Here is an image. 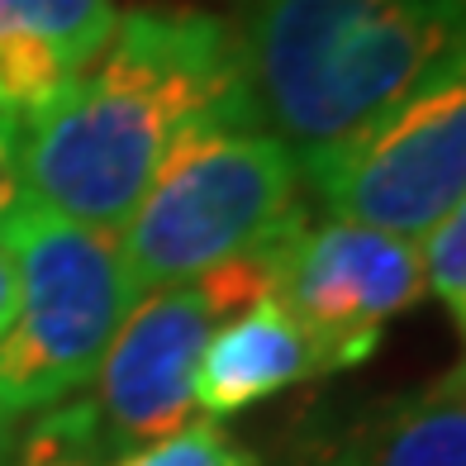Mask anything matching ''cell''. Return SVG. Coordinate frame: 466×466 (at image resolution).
I'll return each mask as SVG.
<instances>
[{
    "mask_svg": "<svg viewBox=\"0 0 466 466\" xmlns=\"http://www.w3.org/2000/svg\"><path fill=\"white\" fill-rule=\"evenodd\" d=\"M105 466H262V457L243 448L238 438H228L219 423H186V429L167 433L157 442H143V448Z\"/></svg>",
    "mask_w": 466,
    "mask_h": 466,
    "instance_id": "cell-11",
    "label": "cell"
},
{
    "mask_svg": "<svg viewBox=\"0 0 466 466\" xmlns=\"http://www.w3.org/2000/svg\"><path fill=\"white\" fill-rule=\"evenodd\" d=\"M314 376H329L319 348L277 295H262L209 333L196 367V405L209 419H233Z\"/></svg>",
    "mask_w": 466,
    "mask_h": 466,
    "instance_id": "cell-10",
    "label": "cell"
},
{
    "mask_svg": "<svg viewBox=\"0 0 466 466\" xmlns=\"http://www.w3.org/2000/svg\"><path fill=\"white\" fill-rule=\"evenodd\" d=\"M96 461H100V452L91 442L81 405L44 410L38 423L29 429V438L19 442V457H15V466H96Z\"/></svg>",
    "mask_w": 466,
    "mask_h": 466,
    "instance_id": "cell-13",
    "label": "cell"
},
{
    "mask_svg": "<svg viewBox=\"0 0 466 466\" xmlns=\"http://www.w3.org/2000/svg\"><path fill=\"white\" fill-rule=\"evenodd\" d=\"M248 110L233 25L205 10L138 5L100 57L19 138L25 200L119 233L162 157L205 119Z\"/></svg>",
    "mask_w": 466,
    "mask_h": 466,
    "instance_id": "cell-1",
    "label": "cell"
},
{
    "mask_svg": "<svg viewBox=\"0 0 466 466\" xmlns=\"http://www.w3.org/2000/svg\"><path fill=\"white\" fill-rule=\"evenodd\" d=\"M271 295L319 348L324 371H348L380 348L386 324L429 295L423 248L352 219L309 215L271 252Z\"/></svg>",
    "mask_w": 466,
    "mask_h": 466,
    "instance_id": "cell-7",
    "label": "cell"
},
{
    "mask_svg": "<svg viewBox=\"0 0 466 466\" xmlns=\"http://www.w3.org/2000/svg\"><path fill=\"white\" fill-rule=\"evenodd\" d=\"M19 138L25 124L0 115V224H5L19 205H25V167H19Z\"/></svg>",
    "mask_w": 466,
    "mask_h": 466,
    "instance_id": "cell-14",
    "label": "cell"
},
{
    "mask_svg": "<svg viewBox=\"0 0 466 466\" xmlns=\"http://www.w3.org/2000/svg\"><path fill=\"white\" fill-rule=\"evenodd\" d=\"M277 243L252 258L224 262L196 281L162 286L134 300L91 376V395L76 400L100 457H124L143 442L186 429L196 405V367L209 333L243 305L271 295Z\"/></svg>",
    "mask_w": 466,
    "mask_h": 466,
    "instance_id": "cell-5",
    "label": "cell"
},
{
    "mask_svg": "<svg viewBox=\"0 0 466 466\" xmlns=\"http://www.w3.org/2000/svg\"><path fill=\"white\" fill-rule=\"evenodd\" d=\"M233 44L252 124L305 172L466 44V0H243Z\"/></svg>",
    "mask_w": 466,
    "mask_h": 466,
    "instance_id": "cell-2",
    "label": "cell"
},
{
    "mask_svg": "<svg viewBox=\"0 0 466 466\" xmlns=\"http://www.w3.org/2000/svg\"><path fill=\"white\" fill-rule=\"evenodd\" d=\"M319 205L400 238L429 233L466 200V44L386 105L352 143L305 167Z\"/></svg>",
    "mask_w": 466,
    "mask_h": 466,
    "instance_id": "cell-6",
    "label": "cell"
},
{
    "mask_svg": "<svg viewBox=\"0 0 466 466\" xmlns=\"http://www.w3.org/2000/svg\"><path fill=\"white\" fill-rule=\"evenodd\" d=\"M300 186V157L248 110L196 124L162 157L115 238L134 290L181 286L271 248L309 215Z\"/></svg>",
    "mask_w": 466,
    "mask_h": 466,
    "instance_id": "cell-3",
    "label": "cell"
},
{
    "mask_svg": "<svg viewBox=\"0 0 466 466\" xmlns=\"http://www.w3.org/2000/svg\"><path fill=\"white\" fill-rule=\"evenodd\" d=\"M295 466H466V376L452 367L433 386L319 419Z\"/></svg>",
    "mask_w": 466,
    "mask_h": 466,
    "instance_id": "cell-8",
    "label": "cell"
},
{
    "mask_svg": "<svg viewBox=\"0 0 466 466\" xmlns=\"http://www.w3.org/2000/svg\"><path fill=\"white\" fill-rule=\"evenodd\" d=\"M15 309H19V267H15V252L0 243V338L15 324Z\"/></svg>",
    "mask_w": 466,
    "mask_h": 466,
    "instance_id": "cell-15",
    "label": "cell"
},
{
    "mask_svg": "<svg viewBox=\"0 0 466 466\" xmlns=\"http://www.w3.org/2000/svg\"><path fill=\"white\" fill-rule=\"evenodd\" d=\"M19 457V438H15V419L0 414V466H15Z\"/></svg>",
    "mask_w": 466,
    "mask_h": 466,
    "instance_id": "cell-16",
    "label": "cell"
},
{
    "mask_svg": "<svg viewBox=\"0 0 466 466\" xmlns=\"http://www.w3.org/2000/svg\"><path fill=\"white\" fill-rule=\"evenodd\" d=\"M115 0H0V115L29 124L100 57Z\"/></svg>",
    "mask_w": 466,
    "mask_h": 466,
    "instance_id": "cell-9",
    "label": "cell"
},
{
    "mask_svg": "<svg viewBox=\"0 0 466 466\" xmlns=\"http://www.w3.org/2000/svg\"><path fill=\"white\" fill-rule=\"evenodd\" d=\"M19 267V309L0 338V414H44L86 390L138 290L115 233L25 200L0 224Z\"/></svg>",
    "mask_w": 466,
    "mask_h": 466,
    "instance_id": "cell-4",
    "label": "cell"
},
{
    "mask_svg": "<svg viewBox=\"0 0 466 466\" xmlns=\"http://www.w3.org/2000/svg\"><path fill=\"white\" fill-rule=\"evenodd\" d=\"M423 277H429V290L448 305L466 343V200L423 238ZM457 371L466 376V357L457 362Z\"/></svg>",
    "mask_w": 466,
    "mask_h": 466,
    "instance_id": "cell-12",
    "label": "cell"
}]
</instances>
